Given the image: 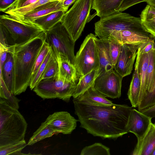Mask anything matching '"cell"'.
Returning a JSON list of instances; mask_svg holds the SVG:
<instances>
[{
  "mask_svg": "<svg viewBox=\"0 0 155 155\" xmlns=\"http://www.w3.org/2000/svg\"><path fill=\"white\" fill-rule=\"evenodd\" d=\"M73 101L80 127L88 133L103 138L116 139L128 133L126 127L132 107L92 104L75 98Z\"/></svg>",
  "mask_w": 155,
  "mask_h": 155,
  "instance_id": "6da1fadb",
  "label": "cell"
},
{
  "mask_svg": "<svg viewBox=\"0 0 155 155\" xmlns=\"http://www.w3.org/2000/svg\"><path fill=\"white\" fill-rule=\"evenodd\" d=\"M45 40V32L23 43L15 44L8 49L13 60V94L19 95L29 86L37 56Z\"/></svg>",
  "mask_w": 155,
  "mask_h": 155,
  "instance_id": "7a4b0ae2",
  "label": "cell"
},
{
  "mask_svg": "<svg viewBox=\"0 0 155 155\" xmlns=\"http://www.w3.org/2000/svg\"><path fill=\"white\" fill-rule=\"evenodd\" d=\"M27 127L18 109L0 98V147L25 140Z\"/></svg>",
  "mask_w": 155,
  "mask_h": 155,
  "instance_id": "3957f363",
  "label": "cell"
},
{
  "mask_svg": "<svg viewBox=\"0 0 155 155\" xmlns=\"http://www.w3.org/2000/svg\"><path fill=\"white\" fill-rule=\"evenodd\" d=\"M124 30L148 32L142 25L140 18L121 12L100 18L94 24L95 35L100 39H108L113 31Z\"/></svg>",
  "mask_w": 155,
  "mask_h": 155,
  "instance_id": "277c9868",
  "label": "cell"
},
{
  "mask_svg": "<svg viewBox=\"0 0 155 155\" xmlns=\"http://www.w3.org/2000/svg\"><path fill=\"white\" fill-rule=\"evenodd\" d=\"M93 1L76 0L61 21L75 42L81 35L86 24L96 15V13L90 15Z\"/></svg>",
  "mask_w": 155,
  "mask_h": 155,
  "instance_id": "5b68a950",
  "label": "cell"
},
{
  "mask_svg": "<svg viewBox=\"0 0 155 155\" xmlns=\"http://www.w3.org/2000/svg\"><path fill=\"white\" fill-rule=\"evenodd\" d=\"M45 41L57 59H66L74 64L75 42L61 22L45 32Z\"/></svg>",
  "mask_w": 155,
  "mask_h": 155,
  "instance_id": "8992f818",
  "label": "cell"
},
{
  "mask_svg": "<svg viewBox=\"0 0 155 155\" xmlns=\"http://www.w3.org/2000/svg\"><path fill=\"white\" fill-rule=\"evenodd\" d=\"M78 82L68 81L57 75L41 80L33 90L44 100L58 98L68 102L73 95Z\"/></svg>",
  "mask_w": 155,
  "mask_h": 155,
  "instance_id": "52a82bcc",
  "label": "cell"
},
{
  "mask_svg": "<svg viewBox=\"0 0 155 155\" xmlns=\"http://www.w3.org/2000/svg\"><path fill=\"white\" fill-rule=\"evenodd\" d=\"M96 38L95 35L92 33L88 35L75 55L74 65L78 77L98 69L99 61Z\"/></svg>",
  "mask_w": 155,
  "mask_h": 155,
  "instance_id": "ba28073f",
  "label": "cell"
},
{
  "mask_svg": "<svg viewBox=\"0 0 155 155\" xmlns=\"http://www.w3.org/2000/svg\"><path fill=\"white\" fill-rule=\"evenodd\" d=\"M0 23L10 32L15 44L25 42L45 32L33 24L20 21L9 15H0Z\"/></svg>",
  "mask_w": 155,
  "mask_h": 155,
  "instance_id": "9c48e42d",
  "label": "cell"
},
{
  "mask_svg": "<svg viewBox=\"0 0 155 155\" xmlns=\"http://www.w3.org/2000/svg\"><path fill=\"white\" fill-rule=\"evenodd\" d=\"M123 77L115 70L98 76L93 84L94 89L106 97L119 98Z\"/></svg>",
  "mask_w": 155,
  "mask_h": 155,
  "instance_id": "30bf717a",
  "label": "cell"
},
{
  "mask_svg": "<svg viewBox=\"0 0 155 155\" xmlns=\"http://www.w3.org/2000/svg\"><path fill=\"white\" fill-rule=\"evenodd\" d=\"M142 44H122L114 69L123 78L131 73L137 50Z\"/></svg>",
  "mask_w": 155,
  "mask_h": 155,
  "instance_id": "8fae6325",
  "label": "cell"
},
{
  "mask_svg": "<svg viewBox=\"0 0 155 155\" xmlns=\"http://www.w3.org/2000/svg\"><path fill=\"white\" fill-rule=\"evenodd\" d=\"M46 122L55 130L58 134H69L76 128L78 120L67 111L54 112L48 116Z\"/></svg>",
  "mask_w": 155,
  "mask_h": 155,
  "instance_id": "7c38bea8",
  "label": "cell"
},
{
  "mask_svg": "<svg viewBox=\"0 0 155 155\" xmlns=\"http://www.w3.org/2000/svg\"><path fill=\"white\" fill-rule=\"evenodd\" d=\"M152 119L141 112L133 108L126 127L127 132L134 134L137 140L140 139L149 128L152 123Z\"/></svg>",
  "mask_w": 155,
  "mask_h": 155,
  "instance_id": "4fadbf2b",
  "label": "cell"
},
{
  "mask_svg": "<svg viewBox=\"0 0 155 155\" xmlns=\"http://www.w3.org/2000/svg\"><path fill=\"white\" fill-rule=\"evenodd\" d=\"M68 10L63 6V2L54 1L40 5L35 10L23 15L11 16L18 21L28 23L51 12L60 10L66 12Z\"/></svg>",
  "mask_w": 155,
  "mask_h": 155,
  "instance_id": "5bb4252c",
  "label": "cell"
},
{
  "mask_svg": "<svg viewBox=\"0 0 155 155\" xmlns=\"http://www.w3.org/2000/svg\"><path fill=\"white\" fill-rule=\"evenodd\" d=\"M99 58V67L98 76L104 73L114 70L110 57L109 43L108 39H95Z\"/></svg>",
  "mask_w": 155,
  "mask_h": 155,
  "instance_id": "9a60e30c",
  "label": "cell"
},
{
  "mask_svg": "<svg viewBox=\"0 0 155 155\" xmlns=\"http://www.w3.org/2000/svg\"><path fill=\"white\" fill-rule=\"evenodd\" d=\"M155 148V123H152L147 132L137 142L132 155H151Z\"/></svg>",
  "mask_w": 155,
  "mask_h": 155,
  "instance_id": "2e32d148",
  "label": "cell"
},
{
  "mask_svg": "<svg viewBox=\"0 0 155 155\" xmlns=\"http://www.w3.org/2000/svg\"><path fill=\"white\" fill-rule=\"evenodd\" d=\"M110 35L122 44H142L153 36L148 32H139L130 30L114 31Z\"/></svg>",
  "mask_w": 155,
  "mask_h": 155,
  "instance_id": "e0dca14e",
  "label": "cell"
},
{
  "mask_svg": "<svg viewBox=\"0 0 155 155\" xmlns=\"http://www.w3.org/2000/svg\"><path fill=\"white\" fill-rule=\"evenodd\" d=\"M123 0H93L91 9L95 10L100 18L116 13L117 9Z\"/></svg>",
  "mask_w": 155,
  "mask_h": 155,
  "instance_id": "ac0fdd59",
  "label": "cell"
},
{
  "mask_svg": "<svg viewBox=\"0 0 155 155\" xmlns=\"http://www.w3.org/2000/svg\"><path fill=\"white\" fill-rule=\"evenodd\" d=\"M66 12L64 10L53 12L38 18L28 23L33 24L46 32L61 22Z\"/></svg>",
  "mask_w": 155,
  "mask_h": 155,
  "instance_id": "d6986e66",
  "label": "cell"
},
{
  "mask_svg": "<svg viewBox=\"0 0 155 155\" xmlns=\"http://www.w3.org/2000/svg\"><path fill=\"white\" fill-rule=\"evenodd\" d=\"M106 97L95 90L93 85L84 93L75 98L78 101L92 104L109 105L114 104L112 101Z\"/></svg>",
  "mask_w": 155,
  "mask_h": 155,
  "instance_id": "ffe728a7",
  "label": "cell"
},
{
  "mask_svg": "<svg viewBox=\"0 0 155 155\" xmlns=\"http://www.w3.org/2000/svg\"><path fill=\"white\" fill-rule=\"evenodd\" d=\"M136 57L135 66L137 68L141 84L139 96V104L143 99L145 92L146 78L149 58L148 53L140 54L137 52Z\"/></svg>",
  "mask_w": 155,
  "mask_h": 155,
  "instance_id": "44dd1931",
  "label": "cell"
},
{
  "mask_svg": "<svg viewBox=\"0 0 155 155\" xmlns=\"http://www.w3.org/2000/svg\"><path fill=\"white\" fill-rule=\"evenodd\" d=\"M0 75L8 90L13 94L14 85V73L13 56L8 52L6 60L3 68H0Z\"/></svg>",
  "mask_w": 155,
  "mask_h": 155,
  "instance_id": "7402d4cb",
  "label": "cell"
},
{
  "mask_svg": "<svg viewBox=\"0 0 155 155\" xmlns=\"http://www.w3.org/2000/svg\"><path fill=\"white\" fill-rule=\"evenodd\" d=\"M57 60L58 64V77L70 81H78V77L74 65L66 59Z\"/></svg>",
  "mask_w": 155,
  "mask_h": 155,
  "instance_id": "603a6c76",
  "label": "cell"
},
{
  "mask_svg": "<svg viewBox=\"0 0 155 155\" xmlns=\"http://www.w3.org/2000/svg\"><path fill=\"white\" fill-rule=\"evenodd\" d=\"M141 85V81L137 69V67L135 66L134 70L127 94L132 107H138Z\"/></svg>",
  "mask_w": 155,
  "mask_h": 155,
  "instance_id": "cb8c5ba5",
  "label": "cell"
},
{
  "mask_svg": "<svg viewBox=\"0 0 155 155\" xmlns=\"http://www.w3.org/2000/svg\"><path fill=\"white\" fill-rule=\"evenodd\" d=\"M97 76L98 70H94L80 77L72 96L73 98L77 97L89 89L93 84Z\"/></svg>",
  "mask_w": 155,
  "mask_h": 155,
  "instance_id": "d4e9b609",
  "label": "cell"
},
{
  "mask_svg": "<svg viewBox=\"0 0 155 155\" xmlns=\"http://www.w3.org/2000/svg\"><path fill=\"white\" fill-rule=\"evenodd\" d=\"M142 25L146 30L155 38V11L147 4L140 15Z\"/></svg>",
  "mask_w": 155,
  "mask_h": 155,
  "instance_id": "484cf974",
  "label": "cell"
},
{
  "mask_svg": "<svg viewBox=\"0 0 155 155\" xmlns=\"http://www.w3.org/2000/svg\"><path fill=\"white\" fill-rule=\"evenodd\" d=\"M57 134L53 127L45 121L33 133L27 143L28 145L31 146L46 138L52 137Z\"/></svg>",
  "mask_w": 155,
  "mask_h": 155,
  "instance_id": "4316f807",
  "label": "cell"
},
{
  "mask_svg": "<svg viewBox=\"0 0 155 155\" xmlns=\"http://www.w3.org/2000/svg\"><path fill=\"white\" fill-rule=\"evenodd\" d=\"M110 154V149L100 143H96L84 147L81 155H96Z\"/></svg>",
  "mask_w": 155,
  "mask_h": 155,
  "instance_id": "83f0119b",
  "label": "cell"
},
{
  "mask_svg": "<svg viewBox=\"0 0 155 155\" xmlns=\"http://www.w3.org/2000/svg\"><path fill=\"white\" fill-rule=\"evenodd\" d=\"M0 98L5 101L12 106L18 109L20 100L11 93L6 87L0 76Z\"/></svg>",
  "mask_w": 155,
  "mask_h": 155,
  "instance_id": "f1b7e54d",
  "label": "cell"
},
{
  "mask_svg": "<svg viewBox=\"0 0 155 155\" xmlns=\"http://www.w3.org/2000/svg\"><path fill=\"white\" fill-rule=\"evenodd\" d=\"M58 61L53 52L52 55L41 76L38 82L42 80L49 78L55 76L58 74Z\"/></svg>",
  "mask_w": 155,
  "mask_h": 155,
  "instance_id": "f546056e",
  "label": "cell"
},
{
  "mask_svg": "<svg viewBox=\"0 0 155 155\" xmlns=\"http://www.w3.org/2000/svg\"><path fill=\"white\" fill-rule=\"evenodd\" d=\"M27 144L25 140L18 143L0 147V155H23L21 152Z\"/></svg>",
  "mask_w": 155,
  "mask_h": 155,
  "instance_id": "4dcf8cb0",
  "label": "cell"
},
{
  "mask_svg": "<svg viewBox=\"0 0 155 155\" xmlns=\"http://www.w3.org/2000/svg\"><path fill=\"white\" fill-rule=\"evenodd\" d=\"M54 0H38L35 2L27 6L7 12L5 13L11 16L22 15L35 10L38 7L48 2Z\"/></svg>",
  "mask_w": 155,
  "mask_h": 155,
  "instance_id": "1f68e13d",
  "label": "cell"
},
{
  "mask_svg": "<svg viewBox=\"0 0 155 155\" xmlns=\"http://www.w3.org/2000/svg\"><path fill=\"white\" fill-rule=\"evenodd\" d=\"M50 48H51L49 45L45 40L35 63L31 76L30 82L35 78L38 69L43 62Z\"/></svg>",
  "mask_w": 155,
  "mask_h": 155,
  "instance_id": "d6a6232c",
  "label": "cell"
},
{
  "mask_svg": "<svg viewBox=\"0 0 155 155\" xmlns=\"http://www.w3.org/2000/svg\"><path fill=\"white\" fill-rule=\"evenodd\" d=\"M15 45L13 38L8 30L0 23V48L7 51L11 46Z\"/></svg>",
  "mask_w": 155,
  "mask_h": 155,
  "instance_id": "836d02e7",
  "label": "cell"
},
{
  "mask_svg": "<svg viewBox=\"0 0 155 155\" xmlns=\"http://www.w3.org/2000/svg\"><path fill=\"white\" fill-rule=\"evenodd\" d=\"M108 39L111 60L114 68L120 51L122 43L111 35L110 36Z\"/></svg>",
  "mask_w": 155,
  "mask_h": 155,
  "instance_id": "e575fe53",
  "label": "cell"
},
{
  "mask_svg": "<svg viewBox=\"0 0 155 155\" xmlns=\"http://www.w3.org/2000/svg\"><path fill=\"white\" fill-rule=\"evenodd\" d=\"M155 62V44L154 48ZM155 105V71L152 90L151 92L147 97L144 101L137 108L138 110L141 111L144 110L150 107Z\"/></svg>",
  "mask_w": 155,
  "mask_h": 155,
  "instance_id": "d590c367",
  "label": "cell"
},
{
  "mask_svg": "<svg viewBox=\"0 0 155 155\" xmlns=\"http://www.w3.org/2000/svg\"><path fill=\"white\" fill-rule=\"evenodd\" d=\"M52 54L53 51L51 48L46 57L38 69L35 78L30 83L29 86L31 90H33L34 88L38 83L39 78L43 73L48 61L50 59L52 55Z\"/></svg>",
  "mask_w": 155,
  "mask_h": 155,
  "instance_id": "8d00e7d4",
  "label": "cell"
},
{
  "mask_svg": "<svg viewBox=\"0 0 155 155\" xmlns=\"http://www.w3.org/2000/svg\"><path fill=\"white\" fill-rule=\"evenodd\" d=\"M155 38L153 36L142 43L137 50V53L140 54L148 53L154 49L155 44Z\"/></svg>",
  "mask_w": 155,
  "mask_h": 155,
  "instance_id": "74e56055",
  "label": "cell"
},
{
  "mask_svg": "<svg viewBox=\"0 0 155 155\" xmlns=\"http://www.w3.org/2000/svg\"><path fill=\"white\" fill-rule=\"evenodd\" d=\"M38 0H15L3 12L25 7L33 4Z\"/></svg>",
  "mask_w": 155,
  "mask_h": 155,
  "instance_id": "f35d334b",
  "label": "cell"
},
{
  "mask_svg": "<svg viewBox=\"0 0 155 155\" xmlns=\"http://www.w3.org/2000/svg\"><path fill=\"white\" fill-rule=\"evenodd\" d=\"M146 0H123L119 7L116 10L117 12H123L130 7Z\"/></svg>",
  "mask_w": 155,
  "mask_h": 155,
  "instance_id": "ab89813d",
  "label": "cell"
},
{
  "mask_svg": "<svg viewBox=\"0 0 155 155\" xmlns=\"http://www.w3.org/2000/svg\"><path fill=\"white\" fill-rule=\"evenodd\" d=\"M15 0H0V11L4 12V11Z\"/></svg>",
  "mask_w": 155,
  "mask_h": 155,
  "instance_id": "60d3db41",
  "label": "cell"
},
{
  "mask_svg": "<svg viewBox=\"0 0 155 155\" xmlns=\"http://www.w3.org/2000/svg\"><path fill=\"white\" fill-rule=\"evenodd\" d=\"M141 112L152 118H155V105Z\"/></svg>",
  "mask_w": 155,
  "mask_h": 155,
  "instance_id": "b9f144b4",
  "label": "cell"
},
{
  "mask_svg": "<svg viewBox=\"0 0 155 155\" xmlns=\"http://www.w3.org/2000/svg\"><path fill=\"white\" fill-rule=\"evenodd\" d=\"M0 68H2L5 61L7 55V51L4 49H0Z\"/></svg>",
  "mask_w": 155,
  "mask_h": 155,
  "instance_id": "7bdbcfd3",
  "label": "cell"
},
{
  "mask_svg": "<svg viewBox=\"0 0 155 155\" xmlns=\"http://www.w3.org/2000/svg\"><path fill=\"white\" fill-rule=\"evenodd\" d=\"M76 0H65L63 2V6L68 9L69 7L74 3Z\"/></svg>",
  "mask_w": 155,
  "mask_h": 155,
  "instance_id": "ee69618b",
  "label": "cell"
},
{
  "mask_svg": "<svg viewBox=\"0 0 155 155\" xmlns=\"http://www.w3.org/2000/svg\"><path fill=\"white\" fill-rule=\"evenodd\" d=\"M151 155H155V148L153 150L152 153L151 154Z\"/></svg>",
  "mask_w": 155,
  "mask_h": 155,
  "instance_id": "f6af8a7d",
  "label": "cell"
},
{
  "mask_svg": "<svg viewBox=\"0 0 155 155\" xmlns=\"http://www.w3.org/2000/svg\"><path fill=\"white\" fill-rule=\"evenodd\" d=\"M55 0V1H59L63 2L65 0Z\"/></svg>",
  "mask_w": 155,
  "mask_h": 155,
  "instance_id": "bcb514c9",
  "label": "cell"
},
{
  "mask_svg": "<svg viewBox=\"0 0 155 155\" xmlns=\"http://www.w3.org/2000/svg\"><path fill=\"white\" fill-rule=\"evenodd\" d=\"M151 7L155 11V7Z\"/></svg>",
  "mask_w": 155,
  "mask_h": 155,
  "instance_id": "7dc6e473",
  "label": "cell"
}]
</instances>
